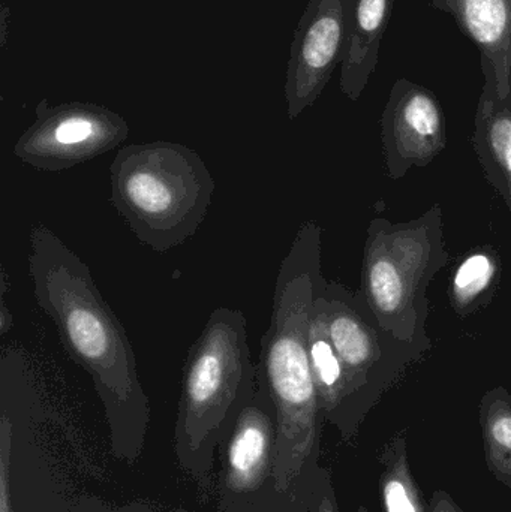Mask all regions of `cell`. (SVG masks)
Returning a JSON list of instances; mask_svg holds the SVG:
<instances>
[{"mask_svg": "<svg viewBox=\"0 0 511 512\" xmlns=\"http://www.w3.org/2000/svg\"><path fill=\"white\" fill-rule=\"evenodd\" d=\"M27 267L36 304L56 325L66 352L92 379L104 406L111 451L132 465L146 444L150 403L125 327L102 297L89 265L45 225L30 230Z\"/></svg>", "mask_w": 511, "mask_h": 512, "instance_id": "cell-1", "label": "cell"}, {"mask_svg": "<svg viewBox=\"0 0 511 512\" xmlns=\"http://www.w3.org/2000/svg\"><path fill=\"white\" fill-rule=\"evenodd\" d=\"M323 274V230L306 221L279 265L270 324L261 337L257 379L278 417L276 486L282 495L311 504L321 472L324 420L309 360V324Z\"/></svg>", "mask_w": 511, "mask_h": 512, "instance_id": "cell-2", "label": "cell"}, {"mask_svg": "<svg viewBox=\"0 0 511 512\" xmlns=\"http://www.w3.org/2000/svg\"><path fill=\"white\" fill-rule=\"evenodd\" d=\"M245 313L216 307L188 349L174 426L180 468L207 487L218 448L257 391Z\"/></svg>", "mask_w": 511, "mask_h": 512, "instance_id": "cell-3", "label": "cell"}, {"mask_svg": "<svg viewBox=\"0 0 511 512\" xmlns=\"http://www.w3.org/2000/svg\"><path fill=\"white\" fill-rule=\"evenodd\" d=\"M216 182L204 159L173 141L122 147L110 165V203L141 245L165 254L195 236Z\"/></svg>", "mask_w": 511, "mask_h": 512, "instance_id": "cell-4", "label": "cell"}, {"mask_svg": "<svg viewBox=\"0 0 511 512\" xmlns=\"http://www.w3.org/2000/svg\"><path fill=\"white\" fill-rule=\"evenodd\" d=\"M449 259L441 204L413 221H371L359 292L381 327L399 339L432 348L428 289Z\"/></svg>", "mask_w": 511, "mask_h": 512, "instance_id": "cell-5", "label": "cell"}, {"mask_svg": "<svg viewBox=\"0 0 511 512\" xmlns=\"http://www.w3.org/2000/svg\"><path fill=\"white\" fill-rule=\"evenodd\" d=\"M315 304L347 378L354 441L369 412L431 348L399 339L381 327L359 289L327 280Z\"/></svg>", "mask_w": 511, "mask_h": 512, "instance_id": "cell-6", "label": "cell"}, {"mask_svg": "<svg viewBox=\"0 0 511 512\" xmlns=\"http://www.w3.org/2000/svg\"><path fill=\"white\" fill-rule=\"evenodd\" d=\"M276 441L275 405L258 382L254 399L243 409L218 448L216 512H309L311 504L282 495L276 486Z\"/></svg>", "mask_w": 511, "mask_h": 512, "instance_id": "cell-7", "label": "cell"}, {"mask_svg": "<svg viewBox=\"0 0 511 512\" xmlns=\"http://www.w3.org/2000/svg\"><path fill=\"white\" fill-rule=\"evenodd\" d=\"M129 131L125 117L104 105L74 101L51 107L42 98L12 155L33 170L59 174L117 149Z\"/></svg>", "mask_w": 511, "mask_h": 512, "instance_id": "cell-8", "label": "cell"}, {"mask_svg": "<svg viewBox=\"0 0 511 512\" xmlns=\"http://www.w3.org/2000/svg\"><path fill=\"white\" fill-rule=\"evenodd\" d=\"M353 0H309L294 30L285 77L288 119L296 120L320 98L344 62Z\"/></svg>", "mask_w": 511, "mask_h": 512, "instance_id": "cell-9", "label": "cell"}, {"mask_svg": "<svg viewBox=\"0 0 511 512\" xmlns=\"http://www.w3.org/2000/svg\"><path fill=\"white\" fill-rule=\"evenodd\" d=\"M387 176L399 180L413 167H426L447 144L443 107L428 87L399 78L381 116Z\"/></svg>", "mask_w": 511, "mask_h": 512, "instance_id": "cell-10", "label": "cell"}, {"mask_svg": "<svg viewBox=\"0 0 511 512\" xmlns=\"http://www.w3.org/2000/svg\"><path fill=\"white\" fill-rule=\"evenodd\" d=\"M431 6L449 14L479 47L482 96L511 102V0H431Z\"/></svg>", "mask_w": 511, "mask_h": 512, "instance_id": "cell-11", "label": "cell"}, {"mask_svg": "<svg viewBox=\"0 0 511 512\" xmlns=\"http://www.w3.org/2000/svg\"><path fill=\"white\" fill-rule=\"evenodd\" d=\"M395 0H353L347 51L341 71V90L359 101L378 65L381 41L392 18Z\"/></svg>", "mask_w": 511, "mask_h": 512, "instance_id": "cell-12", "label": "cell"}, {"mask_svg": "<svg viewBox=\"0 0 511 512\" xmlns=\"http://www.w3.org/2000/svg\"><path fill=\"white\" fill-rule=\"evenodd\" d=\"M473 147L489 185L511 215V102L480 96L474 119Z\"/></svg>", "mask_w": 511, "mask_h": 512, "instance_id": "cell-13", "label": "cell"}, {"mask_svg": "<svg viewBox=\"0 0 511 512\" xmlns=\"http://www.w3.org/2000/svg\"><path fill=\"white\" fill-rule=\"evenodd\" d=\"M503 274V259L494 246L471 249L459 259L450 277V307L467 319L489 306Z\"/></svg>", "mask_w": 511, "mask_h": 512, "instance_id": "cell-14", "label": "cell"}, {"mask_svg": "<svg viewBox=\"0 0 511 512\" xmlns=\"http://www.w3.org/2000/svg\"><path fill=\"white\" fill-rule=\"evenodd\" d=\"M378 463V492L384 512H429V501L423 498L408 459L407 433H396L381 447Z\"/></svg>", "mask_w": 511, "mask_h": 512, "instance_id": "cell-15", "label": "cell"}, {"mask_svg": "<svg viewBox=\"0 0 511 512\" xmlns=\"http://www.w3.org/2000/svg\"><path fill=\"white\" fill-rule=\"evenodd\" d=\"M486 466L511 492V394L504 387L486 391L479 406Z\"/></svg>", "mask_w": 511, "mask_h": 512, "instance_id": "cell-16", "label": "cell"}, {"mask_svg": "<svg viewBox=\"0 0 511 512\" xmlns=\"http://www.w3.org/2000/svg\"><path fill=\"white\" fill-rule=\"evenodd\" d=\"M12 423L6 412L0 420V512H14L11 492Z\"/></svg>", "mask_w": 511, "mask_h": 512, "instance_id": "cell-17", "label": "cell"}, {"mask_svg": "<svg viewBox=\"0 0 511 512\" xmlns=\"http://www.w3.org/2000/svg\"><path fill=\"white\" fill-rule=\"evenodd\" d=\"M309 512H341L339 511L338 498L333 487L332 474L324 468L318 481L317 490L311 499Z\"/></svg>", "mask_w": 511, "mask_h": 512, "instance_id": "cell-18", "label": "cell"}, {"mask_svg": "<svg viewBox=\"0 0 511 512\" xmlns=\"http://www.w3.org/2000/svg\"><path fill=\"white\" fill-rule=\"evenodd\" d=\"M6 291H8V273L2 270V279H0V334L2 336H5L14 325V316L9 312L6 304Z\"/></svg>", "mask_w": 511, "mask_h": 512, "instance_id": "cell-19", "label": "cell"}, {"mask_svg": "<svg viewBox=\"0 0 511 512\" xmlns=\"http://www.w3.org/2000/svg\"><path fill=\"white\" fill-rule=\"evenodd\" d=\"M429 512H464L446 490H435L429 499Z\"/></svg>", "mask_w": 511, "mask_h": 512, "instance_id": "cell-20", "label": "cell"}, {"mask_svg": "<svg viewBox=\"0 0 511 512\" xmlns=\"http://www.w3.org/2000/svg\"><path fill=\"white\" fill-rule=\"evenodd\" d=\"M122 512H155L150 508L143 507V505H129V507L123 508Z\"/></svg>", "mask_w": 511, "mask_h": 512, "instance_id": "cell-21", "label": "cell"}, {"mask_svg": "<svg viewBox=\"0 0 511 512\" xmlns=\"http://www.w3.org/2000/svg\"><path fill=\"white\" fill-rule=\"evenodd\" d=\"M356 512H371V511H369L368 508L363 507V505H360V507L357 508Z\"/></svg>", "mask_w": 511, "mask_h": 512, "instance_id": "cell-22", "label": "cell"}]
</instances>
